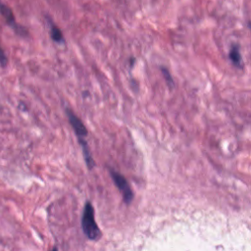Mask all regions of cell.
I'll list each match as a JSON object with an SVG mask.
<instances>
[{
	"label": "cell",
	"mask_w": 251,
	"mask_h": 251,
	"mask_svg": "<svg viewBox=\"0 0 251 251\" xmlns=\"http://www.w3.org/2000/svg\"><path fill=\"white\" fill-rule=\"evenodd\" d=\"M81 227L85 236L90 240H97L101 236L100 229L95 222L94 209L89 201L85 202L81 217Z\"/></svg>",
	"instance_id": "cell-1"
},
{
	"label": "cell",
	"mask_w": 251,
	"mask_h": 251,
	"mask_svg": "<svg viewBox=\"0 0 251 251\" xmlns=\"http://www.w3.org/2000/svg\"><path fill=\"white\" fill-rule=\"evenodd\" d=\"M110 175L112 176L114 183L116 184V186L119 188L120 192L122 193L125 203L130 204L133 199V192L130 189V186L127 183L126 177L123 175H121L120 173L113 171V170H110Z\"/></svg>",
	"instance_id": "cell-2"
},
{
	"label": "cell",
	"mask_w": 251,
	"mask_h": 251,
	"mask_svg": "<svg viewBox=\"0 0 251 251\" xmlns=\"http://www.w3.org/2000/svg\"><path fill=\"white\" fill-rule=\"evenodd\" d=\"M0 14L4 18L5 22L10 25V27L13 28L19 35L25 36L27 34L26 29L17 24L15 16H14L13 11L11 10V8L8 7L7 5L1 3V1H0Z\"/></svg>",
	"instance_id": "cell-3"
},
{
	"label": "cell",
	"mask_w": 251,
	"mask_h": 251,
	"mask_svg": "<svg viewBox=\"0 0 251 251\" xmlns=\"http://www.w3.org/2000/svg\"><path fill=\"white\" fill-rule=\"evenodd\" d=\"M66 114L67 117L69 119V122L72 126V127L74 128L75 133L77 136V140H86V136H87V129L85 127V126L83 125V123L81 122V120L69 108L66 109Z\"/></svg>",
	"instance_id": "cell-4"
},
{
	"label": "cell",
	"mask_w": 251,
	"mask_h": 251,
	"mask_svg": "<svg viewBox=\"0 0 251 251\" xmlns=\"http://www.w3.org/2000/svg\"><path fill=\"white\" fill-rule=\"evenodd\" d=\"M229 59H230V61L232 62V64H233L235 67H237V68H239V69L242 68V66H243V64H242V58H241V54H240V52H239V47H238V45L233 44V45L231 46L230 51H229Z\"/></svg>",
	"instance_id": "cell-5"
},
{
	"label": "cell",
	"mask_w": 251,
	"mask_h": 251,
	"mask_svg": "<svg viewBox=\"0 0 251 251\" xmlns=\"http://www.w3.org/2000/svg\"><path fill=\"white\" fill-rule=\"evenodd\" d=\"M48 22H49V25H50V35H51V38L53 39V41H55L59 44L64 43L65 39H64L63 33L60 30V28L57 27L50 20H48Z\"/></svg>",
	"instance_id": "cell-6"
},
{
	"label": "cell",
	"mask_w": 251,
	"mask_h": 251,
	"mask_svg": "<svg viewBox=\"0 0 251 251\" xmlns=\"http://www.w3.org/2000/svg\"><path fill=\"white\" fill-rule=\"evenodd\" d=\"M161 71H162V73H163V75H164L165 80H166L167 84L169 85V87H171V88L174 87V85H175V83H174V78H173V76L171 75V74L169 73V71H168L166 68H164V67L161 68Z\"/></svg>",
	"instance_id": "cell-7"
},
{
	"label": "cell",
	"mask_w": 251,
	"mask_h": 251,
	"mask_svg": "<svg viewBox=\"0 0 251 251\" xmlns=\"http://www.w3.org/2000/svg\"><path fill=\"white\" fill-rule=\"evenodd\" d=\"M7 64H8L7 56H6L4 50L2 49V47H1V45H0V66H1L2 68H5V67L7 66Z\"/></svg>",
	"instance_id": "cell-8"
}]
</instances>
